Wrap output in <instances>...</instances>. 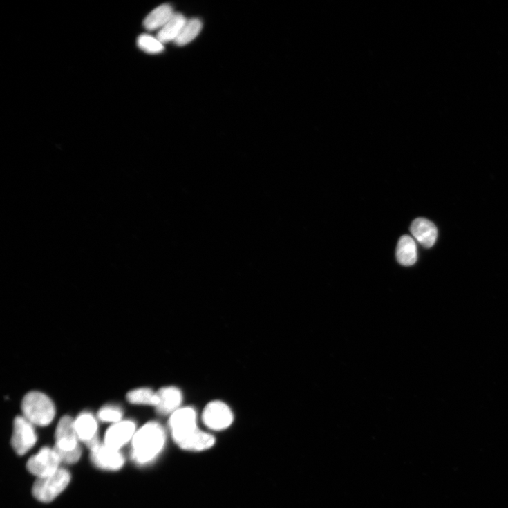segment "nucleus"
Wrapping results in <instances>:
<instances>
[{
    "label": "nucleus",
    "mask_w": 508,
    "mask_h": 508,
    "mask_svg": "<svg viewBox=\"0 0 508 508\" xmlns=\"http://www.w3.org/2000/svg\"><path fill=\"white\" fill-rule=\"evenodd\" d=\"M164 443L165 433L162 426L158 422H149L135 432L131 440V458L138 464H147L158 456Z\"/></svg>",
    "instance_id": "obj_1"
},
{
    "label": "nucleus",
    "mask_w": 508,
    "mask_h": 508,
    "mask_svg": "<svg viewBox=\"0 0 508 508\" xmlns=\"http://www.w3.org/2000/svg\"><path fill=\"white\" fill-rule=\"evenodd\" d=\"M79 440L75 428V420L70 416L63 417L56 429L54 447L62 462L71 464L80 460L82 451Z\"/></svg>",
    "instance_id": "obj_2"
},
{
    "label": "nucleus",
    "mask_w": 508,
    "mask_h": 508,
    "mask_svg": "<svg viewBox=\"0 0 508 508\" xmlns=\"http://www.w3.org/2000/svg\"><path fill=\"white\" fill-rule=\"evenodd\" d=\"M23 417L33 425L46 426L54 420L56 410L53 400L45 393L31 391L21 404Z\"/></svg>",
    "instance_id": "obj_3"
},
{
    "label": "nucleus",
    "mask_w": 508,
    "mask_h": 508,
    "mask_svg": "<svg viewBox=\"0 0 508 508\" xmlns=\"http://www.w3.org/2000/svg\"><path fill=\"white\" fill-rule=\"evenodd\" d=\"M71 473L60 468L52 476L39 479L32 487V494L39 501L50 502L70 485Z\"/></svg>",
    "instance_id": "obj_4"
},
{
    "label": "nucleus",
    "mask_w": 508,
    "mask_h": 508,
    "mask_svg": "<svg viewBox=\"0 0 508 508\" xmlns=\"http://www.w3.org/2000/svg\"><path fill=\"white\" fill-rule=\"evenodd\" d=\"M61 463V458L55 449L45 447L28 460L26 467L29 472L40 479L57 471Z\"/></svg>",
    "instance_id": "obj_5"
},
{
    "label": "nucleus",
    "mask_w": 508,
    "mask_h": 508,
    "mask_svg": "<svg viewBox=\"0 0 508 508\" xmlns=\"http://www.w3.org/2000/svg\"><path fill=\"white\" fill-rule=\"evenodd\" d=\"M175 442L180 446L198 429L196 413L192 408H180L169 421Z\"/></svg>",
    "instance_id": "obj_6"
},
{
    "label": "nucleus",
    "mask_w": 508,
    "mask_h": 508,
    "mask_svg": "<svg viewBox=\"0 0 508 508\" xmlns=\"http://www.w3.org/2000/svg\"><path fill=\"white\" fill-rule=\"evenodd\" d=\"M33 426L23 416L17 417L14 421L12 444L19 455L27 453L37 442V433Z\"/></svg>",
    "instance_id": "obj_7"
},
{
    "label": "nucleus",
    "mask_w": 508,
    "mask_h": 508,
    "mask_svg": "<svg viewBox=\"0 0 508 508\" xmlns=\"http://www.w3.org/2000/svg\"><path fill=\"white\" fill-rule=\"evenodd\" d=\"M203 423L209 429L221 431L227 429L233 422L234 416L229 406L220 400L209 402L203 411Z\"/></svg>",
    "instance_id": "obj_8"
},
{
    "label": "nucleus",
    "mask_w": 508,
    "mask_h": 508,
    "mask_svg": "<svg viewBox=\"0 0 508 508\" xmlns=\"http://www.w3.org/2000/svg\"><path fill=\"white\" fill-rule=\"evenodd\" d=\"M91 461L99 469L117 471L124 464L125 459L120 451L113 449L101 443L91 451Z\"/></svg>",
    "instance_id": "obj_9"
},
{
    "label": "nucleus",
    "mask_w": 508,
    "mask_h": 508,
    "mask_svg": "<svg viewBox=\"0 0 508 508\" xmlns=\"http://www.w3.org/2000/svg\"><path fill=\"white\" fill-rule=\"evenodd\" d=\"M137 426L131 420H122L113 424L106 431L104 438V444L110 448L120 451L132 440Z\"/></svg>",
    "instance_id": "obj_10"
},
{
    "label": "nucleus",
    "mask_w": 508,
    "mask_h": 508,
    "mask_svg": "<svg viewBox=\"0 0 508 508\" xmlns=\"http://www.w3.org/2000/svg\"><path fill=\"white\" fill-rule=\"evenodd\" d=\"M75 428L79 439L90 451L100 444L97 437V422L91 413H81L75 420Z\"/></svg>",
    "instance_id": "obj_11"
},
{
    "label": "nucleus",
    "mask_w": 508,
    "mask_h": 508,
    "mask_svg": "<svg viewBox=\"0 0 508 508\" xmlns=\"http://www.w3.org/2000/svg\"><path fill=\"white\" fill-rule=\"evenodd\" d=\"M158 402L156 408L161 415H172L180 408L183 395L176 386H167L157 392Z\"/></svg>",
    "instance_id": "obj_12"
},
{
    "label": "nucleus",
    "mask_w": 508,
    "mask_h": 508,
    "mask_svg": "<svg viewBox=\"0 0 508 508\" xmlns=\"http://www.w3.org/2000/svg\"><path fill=\"white\" fill-rule=\"evenodd\" d=\"M411 231L415 240L424 247H432L437 239L438 230L430 220L419 218L415 219L411 227Z\"/></svg>",
    "instance_id": "obj_13"
},
{
    "label": "nucleus",
    "mask_w": 508,
    "mask_h": 508,
    "mask_svg": "<svg viewBox=\"0 0 508 508\" xmlns=\"http://www.w3.org/2000/svg\"><path fill=\"white\" fill-rule=\"evenodd\" d=\"M396 258L404 266L413 265L417 261V247L415 240L409 235L400 237L396 250Z\"/></svg>",
    "instance_id": "obj_14"
},
{
    "label": "nucleus",
    "mask_w": 508,
    "mask_h": 508,
    "mask_svg": "<svg viewBox=\"0 0 508 508\" xmlns=\"http://www.w3.org/2000/svg\"><path fill=\"white\" fill-rule=\"evenodd\" d=\"M187 19L180 14L176 13L173 18L169 20L157 34V39L163 44L169 42H176L186 24Z\"/></svg>",
    "instance_id": "obj_15"
},
{
    "label": "nucleus",
    "mask_w": 508,
    "mask_h": 508,
    "mask_svg": "<svg viewBox=\"0 0 508 508\" xmlns=\"http://www.w3.org/2000/svg\"><path fill=\"white\" fill-rule=\"evenodd\" d=\"M176 12L171 5L164 4L153 10L144 19V26L149 30H160Z\"/></svg>",
    "instance_id": "obj_16"
},
{
    "label": "nucleus",
    "mask_w": 508,
    "mask_h": 508,
    "mask_svg": "<svg viewBox=\"0 0 508 508\" xmlns=\"http://www.w3.org/2000/svg\"><path fill=\"white\" fill-rule=\"evenodd\" d=\"M215 444V438L211 434L197 429L179 446L187 451H205L211 448Z\"/></svg>",
    "instance_id": "obj_17"
},
{
    "label": "nucleus",
    "mask_w": 508,
    "mask_h": 508,
    "mask_svg": "<svg viewBox=\"0 0 508 508\" xmlns=\"http://www.w3.org/2000/svg\"><path fill=\"white\" fill-rule=\"evenodd\" d=\"M129 402L133 404L156 406L158 402L157 392L149 388H140L129 391L126 395Z\"/></svg>",
    "instance_id": "obj_18"
},
{
    "label": "nucleus",
    "mask_w": 508,
    "mask_h": 508,
    "mask_svg": "<svg viewBox=\"0 0 508 508\" xmlns=\"http://www.w3.org/2000/svg\"><path fill=\"white\" fill-rule=\"evenodd\" d=\"M203 23L198 18H193L187 20L180 37L175 44L178 46H185L192 42L200 32Z\"/></svg>",
    "instance_id": "obj_19"
},
{
    "label": "nucleus",
    "mask_w": 508,
    "mask_h": 508,
    "mask_svg": "<svg viewBox=\"0 0 508 508\" xmlns=\"http://www.w3.org/2000/svg\"><path fill=\"white\" fill-rule=\"evenodd\" d=\"M138 45L142 50L152 55L161 53L164 50V44L157 37L149 34L141 35L138 39Z\"/></svg>",
    "instance_id": "obj_20"
},
{
    "label": "nucleus",
    "mask_w": 508,
    "mask_h": 508,
    "mask_svg": "<svg viewBox=\"0 0 508 508\" xmlns=\"http://www.w3.org/2000/svg\"><path fill=\"white\" fill-rule=\"evenodd\" d=\"M123 411L118 406L109 404L101 408L97 413L98 419L103 422L116 424L122 420Z\"/></svg>",
    "instance_id": "obj_21"
}]
</instances>
